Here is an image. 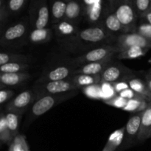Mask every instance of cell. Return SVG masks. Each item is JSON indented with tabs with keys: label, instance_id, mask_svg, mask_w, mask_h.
Segmentation results:
<instances>
[{
	"label": "cell",
	"instance_id": "obj_1",
	"mask_svg": "<svg viewBox=\"0 0 151 151\" xmlns=\"http://www.w3.org/2000/svg\"><path fill=\"white\" fill-rule=\"evenodd\" d=\"M117 36L111 34L106 28L100 24L80 30L75 36L68 39L71 44H83L88 45H106L116 42Z\"/></svg>",
	"mask_w": 151,
	"mask_h": 151
},
{
	"label": "cell",
	"instance_id": "obj_2",
	"mask_svg": "<svg viewBox=\"0 0 151 151\" xmlns=\"http://www.w3.org/2000/svg\"><path fill=\"white\" fill-rule=\"evenodd\" d=\"M109 7L120 21L126 33L136 32L139 18L134 7L133 0H116Z\"/></svg>",
	"mask_w": 151,
	"mask_h": 151
},
{
	"label": "cell",
	"instance_id": "obj_3",
	"mask_svg": "<svg viewBox=\"0 0 151 151\" xmlns=\"http://www.w3.org/2000/svg\"><path fill=\"white\" fill-rule=\"evenodd\" d=\"M78 94V91L58 94H47L37 99L30 108V118L36 119L47 113L52 108Z\"/></svg>",
	"mask_w": 151,
	"mask_h": 151
},
{
	"label": "cell",
	"instance_id": "obj_4",
	"mask_svg": "<svg viewBox=\"0 0 151 151\" xmlns=\"http://www.w3.org/2000/svg\"><path fill=\"white\" fill-rule=\"evenodd\" d=\"M119 52V50L114 44L102 45L94 47L92 50L77 57L70 62V64L78 68L86 63L100 61L108 58L113 57Z\"/></svg>",
	"mask_w": 151,
	"mask_h": 151
},
{
	"label": "cell",
	"instance_id": "obj_5",
	"mask_svg": "<svg viewBox=\"0 0 151 151\" xmlns=\"http://www.w3.org/2000/svg\"><path fill=\"white\" fill-rule=\"evenodd\" d=\"M50 8L47 0H30L29 22L32 29H43L48 25Z\"/></svg>",
	"mask_w": 151,
	"mask_h": 151
},
{
	"label": "cell",
	"instance_id": "obj_6",
	"mask_svg": "<svg viewBox=\"0 0 151 151\" xmlns=\"http://www.w3.org/2000/svg\"><path fill=\"white\" fill-rule=\"evenodd\" d=\"M79 88L72 83L71 79L63 80L55 82H49L41 84H35L32 90L37 99L47 94H58L78 91Z\"/></svg>",
	"mask_w": 151,
	"mask_h": 151
},
{
	"label": "cell",
	"instance_id": "obj_7",
	"mask_svg": "<svg viewBox=\"0 0 151 151\" xmlns=\"http://www.w3.org/2000/svg\"><path fill=\"white\" fill-rule=\"evenodd\" d=\"M135 74L132 69H129L120 62L112 60L101 73L102 83L114 84L122 81L128 77Z\"/></svg>",
	"mask_w": 151,
	"mask_h": 151
},
{
	"label": "cell",
	"instance_id": "obj_8",
	"mask_svg": "<svg viewBox=\"0 0 151 151\" xmlns=\"http://www.w3.org/2000/svg\"><path fill=\"white\" fill-rule=\"evenodd\" d=\"M36 100V96L32 89H28L19 93L6 104V112H14L22 115L27 109Z\"/></svg>",
	"mask_w": 151,
	"mask_h": 151
},
{
	"label": "cell",
	"instance_id": "obj_9",
	"mask_svg": "<svg viewBox=\"0 0 151 151\" xmlns=\"http://www.w3.org/2000/svg\"><path fill=\"white\" fill-rule=\"evenodd\" d=\"M142 112L134 114L125 125V137L123 142L121 145V150H125L138 143V136L141 125V119Z\"/></svg>",
	"mask_w": 151,
	"mask_h": 151
},
{
	"label": "cell",
	"instance_id": "obj_10",
	"mask_svg": "<svg viewBox=\"0 0 151 151\" xmlns=\"http://www.w3.org/2000/svg\"><path fill=\"white\" fill-rule=\"evenodd\" d=\"M114 44L117 47L119 52L134 47H140L150 50L151 39L145 38L137 32H128L117 36L116 42Z\"/></svg>",
	"mask_w": 151,
	"mask_h": 151
},
{
	"label": "cell",
	"instance_id": "obj_11",
	"mask_svg": "<svg viewBox=\"0 0 151 151\" xmlns=\"http://www.w3.org/2000/svg\"><path fill=\"white\" fill-rule=\"evenodd\" d=\"M76 69V66L72 64L55 66L44 72L37 80L35 84H41L69 79L74 75V72Z\"/></svg>",
	"mask_w": 151,
	"mask_h": 151
},
{
	"label": "cell",
	"instance_id": "obj_12",
	"mask_svg": "<svg viewBox=\"0 0 151 151\" xmlns=\"http://www.w3.org/2000/svg\"><path fill=\"white\" fill-rule=\"evenodd\" d=\"M28 24L27 20L23 19L9 26L1 35L0 40L1 45H11L13 43L24 38L27 32Z\"/></svg>",
	"mask_w": 151,
	"mask_h": 151
},
{
	"label": "cell",
	"instance_id": "obj_13",
	"mask_svg": "<svg viewBox=\"0 0 151 151\" xmlns=\"http://www.w3.org/2000/svg\"><path fill=\"white\" fill-rule=\"evenodd\" d=\"M101 24L106 28V30L115 36H119L122 34L126 33V31L120 21L109 7L107 11H106L103 15Z\"/></svg>",
	"mask_w": 151,
	"mask_h": 151
},
{
	"label": "cell",
	"instance_id": "obj_14",
	"mask_svg": "<svg viewBox=\"0 0 151 151\" xmlns=\"http://www.w3.org/2000/svg\"><path fill=\"white\" fill-rule=\"evenodd\" d=\"M114 56L108 58L100 60V61L86 63V64L79 66L75 70L74 75L75 74H85V75H101L106 66L114 60Z\"/></svg>",
	"mask_w": 151,
	"mask_h": 151
},
{
	"label": "cell",
	"instance_id": "obj_15",
	"mask_svg": "<svg viewBox=\"0 0 151 151\" xmlns=\"http://www.w3.org/2000/svg\"><path fill=\"white\" fill-rule=\"evenodd\" d=\"M85 5L81 0H71L66 4L65 20L78 24L84 15Z\"/></svg>",
	"mask_w": 151,
	"mask_h": 151
},
{
	"label": "cell",
	"instance_id": "obj_16",
	"mask_svg": "<svg viewBox=\"0 0 151 151\" xmlns=\"http://www.w3.org/2000/svg\"><path fill=\"white\" fill-rule=\"evenodd\" d=\"M54 31L57 37L60 38H65L68 40L75 36L80 30L77 24L63 19L54 24Z\"/></svg>",
	"mask_w": 151,
	"mask_h": 151
},
{
	"label": "cell",
	"instance_id": "obj_17",
	"mask_svg": "<svg viewBox=\"0 0 151 151\" xmlns=\"http://www.w3.org/2000/svg\"><path fill=\"white\" fill-rule=\"evenodd\" d=\"M31 75L28 72L19 73H0L1 88L4 87H13L23 83L30 78Z\"/></svg>",
	"mask_w": 151,
	"mask_h": 151
},
{
	"label": "cell",
	"instance_id": "obj_18",
	"mask_svg": "<svg viewBox=\"0 0 151 151\" xmlns=\"http://www.w3.org/2000/svg\"><path fill=\"white\" fill-rule=\"evenodd\" d=\"M126 81L129 85L130 88L134 90L136 93L139 94L145 100L151 103V92L148 89L145 81L138 78L135 74L126 78Z\"/></svg>",
	"mask_w": 151,
	"mask_h": 151
},
{
	"label": "cell",
	"instance_id": "obj_19",
	"mask_svg": "<svg viewBox=\"0 0 151 151\" xmlns=\"http://www.w3.org/2000/svg\"><path fill=\"white\" fill-rule=\"evenodd\" d=\"M103 14V1L97 0L94 4L85 6L84 15L90 23L94 25L101 24Z\"/></svg>",
	"mask_w": 151,
	"mask_h": 151
},
{
	"label": "cell",
	"instance_id": "obj_20",
	"mask_svg": "<svg viewBox=\"0 0 151 151\" xmlns=\"http://www.w3.org/2000/svg\"><path fill=\"white\" fill-rule=\"evenodd\" d=\"M151 131V103L147 109L142 112L139 133L138 136V143H142L150 139Z\"/></svg>",
	"mask_w": 151,
	"mask_h": 151
},
{
	"label": "cell",
	"instance_id": "obj_21",
	"mask_svg": "<svg viewBox=\"0 0 151 151\" xmlns=\"http://www.w3.org/2000/svg\"><path fill=\"white\" fill-rule=\"evenodd\" d=\"M71 81L78 88H86L102 83L101 75H89L85 74H75L70 78Z\"/></svg>",
	"mask_w": 151,
	"mask_h": 151
},
{
	"label": "cell",
	"instance_id": "obj_22",
	"mask_svg": "<svg viewBox=\"0 0 151 151\" xmlns=\"http://www.w3.org/2000/svg\"><path fill=\"white\" fill-rule=\"evenodd\" d=\"M66 4L64 0H50V19L53 24L64 19Z\"/></svg>",
	"mask_w": 151,
	"mask_h": 151
},
{
	"label": "cell",
	"instance_id": "obj_23",
	"mask_svg": "<svg viewBox=\"0 0 151 151\" xmlns=\"http://www.w3.org/2000/svg\"><path fill=\"white\" fill-rule=\"evenodd\" d=\"M52 37V30L50 28L32 29L28 33V41L33 44H41L49 42Z\"/></svg>",
	"mask_w": 151,
	"mask_h": 151
},
{
	"label": "cell",
	"instance_id": "obj_24",
	"mask_svg": "<svg viewBox=\"0 0 151 151\" xmlns=\"http://www.w3.org/2000/svg\"><path fill=\"white\" fill-rule=\"evenodd\" d=\"M125 127L119 128L114 131L109 137L107 143L102 151H116L121 147L125 137Z\"/></svg>",
	"mask_w": 151,
	"mask_h": 151
},
{
	"label": "cell",
	"instance_id": "obj_25",
	"mask_svg": "<svg viewBox=\"0 0 151 151\" xmlns=\"http://www.w3.org/2000/svg\"><path fill=\"white\" fill-rule=\"evenodd\" d=\"M150 102L145 98H136L128 100L126 106L122 110L125 111L131 112V113H139L143 112L148 106Z\"/></svg>",
	"mask_w": 151,
	"mask_h": 151
},
{
	"label": "cell",
	"instance_id": "obj_26",
	"mask_svg": "<svg viewBox=\"0 0 151 151\" xmlns=\"http://www.w3.org/2000/svg\"><path fill=\"white\" fill-rule=\"evenodd\" d=\"M6 122L7 127L11 134L12 138L14 139L18 136L20 120L22 119V115L14 112H6L5 113Z\"/></svg>",
	"mask_w": 151,
	"mask_h": 151
},
{
	"label": "cell",
	"instance_id": "obj_27",
	"mask_svg": "<svg viewBox=\"0 0 151 151\" xmlns=\"http://www.w3.org/2000/svg\"><path fill=\"white\" fill-rule=\"evenodd\" d=\"M29 60V57L23 54L9 52H1L0 53V66L8 63H28Z\"/></svg>",
	"mask_w": 151,
	"mask_h": 151
},
{
	"label": "cell",
	"instance_id": "obj_28",
	"mask_svg": "<svg viewBox=\"0 0 151 151\" xmlns=\"http://www.w3.org/2000/svg\"><path fill=\"white\" fill-rule=\"evenodd\" d=\"M148 50L149 49L143 48V47H131V48H128L124 51L117 53L116 58L118 59H124V60L139 58L144 56Z\"/></svg>",
	"mask_w": 151,
	"mask_h": 151
},
{
	"label": "cell",
	"instance_id": "obj_29",
	"mask_svg": "<svg viewBox=\"0 0 151 151\" xmlns=\"http://www.w3.org/2000/svg\"><path fill=\"white\" fill-rule=\"evenodd\" d=\"M30 68L28 63H8L0 66V73L27 72Z\"/></svg>",
	"mask_w": 151,
	"mask_h": 151
},
{
	"label": "cell",
	"instance_id": "obj_30",
	"mask_svg": "<svg viewBox=\"0 0 151 151\" xmlns=\"http://www.w3.org/2000/svg\"><path fill=\"white\" fill-rule=\"evenodd\" d=\"M0 141L2 144H9L13 141L6 122L5 114L3 112L0 116Z\"/></svg>",
	"mask_w": 151,
	"mask_h": 151
},
{
	"label": "cell",
	"instance_id": "obj_31",
	"mask_svg": "<svg viewBox=\"0 0 151 151\" xmlns=\"http://www.w3.org/2000/svg\"><path fill=\"white\" fill-rule=\"evenodd\" d=\"M27 0H7V5L10 16L19 14L24 7Z\"/></svg>",
	"mask_w": 151,
	"mask_h": 151
},
{
	"label": "cell",
	"instance_id": "obj_32",
	"mask_svg": "<svg viewBox=\"0 0 151 151\" xmlns=\"http://www.w3.org/2000/svg\"><path fill=\"white\" fill-rule=\"evenodd\" d=\"M139 18H142L151 8V0H133Z\"/></svg>",
	"mask_w": 151,
	"mask_h": 151
},
{
	"label": "cell",
	"instance_id": "obj_33",
	"mask_svg": "<svg viewBox=\"0 0 151 151\" xmlns=\"http://www.w3.org/2000/svg\"><path fill=\"white\" fill-rule=\"evenodd\" d=\"M83 92L89 98L95 100H102L101 85H94L83 88Z\"/></svg>",
	"mask_w": 151,
	"mask_h": 151
},
{
	"label": "cell",
	"instance_id": "obj_34",
	"mask_svg": "<svg viewBox=\"0 0 151 151\" xmlns=\"http://www.w3.org/2000/svg\"><path fill=\"white\" fill-rule=\"evenodd\" d=\"M103 102H104L106 104L109 105V106L116 108V109H122H122L125 108V106H126L128 100H126V99L123 98V97H120L119 95H117V94H116V95L114 96L111 98L104 100Z\"/></svg>",
	"mask_w": 151,
	"mask_h": 151
},
{
	"label": "cell",
	"instance_id": "obj_35",
	"mask_svg": "<svg viewBox=\"0 0 151 151\" xmlns=\"http://www.w3.org/2000/svg\"><path fill=\"white\" fill-rule=\"evenodd\" d=\"M10 151H29L26 142L23 137L17 136L12 142Z\"/></svg>",
	"mask_w": 151,
	"mask_h": 151
},
{
	"label": "cell",
	"instance_id": "obj_36",
	"mask_svg": "<svg viewBox=\"0 0 151 151\" xmlns=\"http://www.w3.org/2000/svg\"><path fill=\"white\" fill-rule=\"evenodd\" d=\"M136 32L142 35L145 38L151 39V24L145 22H140L137 26Z\"/></svg>",
	"mask_w": 151,
	"mask_h": 151
},
{
	"label": "cell",
	"instance_id": "obj_37",
	"mask_svg": "<svg viewBox=\"0 0 151 151\" xmlns=\"http://www.w3.org/2000/svg\"><path fill=\"white\" fill-rule=\"evenodd\" d=\"M15 94V91L12 89L6 88H1L0 91V104L3 106L4 104H7L9 101L13 98Z\"/></svg>",
	"mask_w": 151,
	"mask_h": 151
},
{
	"label": "cell",
	"instance_id": "obj_38",
	"mask_svg": "<svg viewBox=\"0 0 151 151\" xmlns=\"http://www.w3.org/2000/svg\"><path fill=\"white\" fill-rule=\"evenodd\" d=\"M9 16L10 14H9L8 9H7V1L0 0V23H1V26L7 21Z\"/></svg>",
	"mask_w": 151,
	"mask_h": 151
},
{
	"label": "cell",
	"instance_id": "obj_39",
	"mask_svg": "<svg viewBox=\"0 0 151 151\" xmlns=\"http://www.w3.org/2000/svg\"><path fill=\"white\" fill-rule=\"evenodd\" d=\"M119 95L120 97H123V98L126 99V100H131V99H136V98H144L142 96H140L139 94H138L137 93H136L134 90H132L131 88H127V89L124 90V91H121L120 93L117 94Z\"/></svg>",
	"mask_w": 151,
	"mask_h": 151
},
{
	"label": "cell",
	"instance_id": "obj_40",
	"mask_svg": "<svg viewBox=\"0 0 151 151\" xmlns=\"http://www.w3.org/2000/svg\"><path fill=\"white\" fill-rule=\"evenodd\" d=\"M114 87V89L115 93L116 94H118L119 93H120L121 91H124V90L127 89V88H129V85H128V82L126 81V78L122 81H119V82H116L115 83L112 84Z\"/></svg>",
	"mask_w": 151,
	"mask_h": 151
},
{
	"label": "cell",
	"instance_id": "obj_41",
	"mask_svg": "<svg viewBox=\"0 0 151 151\" xmlns=\"http://www.w3.org/2000/svg\"><path fill=\"white\" fill-rule=\"evenodd\" d=\"M140 22H145V23L150 24H151V8L142 18H140Z\"/></svg>",
	"mask_w": 151,
	"mask_h": 151
},
{
	"label": "cell",
	"instance_id": "obj_42",
	"mask_svg": "<svg viewBox=\"0 0 151 151\" xmlns=\"http://www.w3.org/2000/svg\"><path fill=\"white\" fill-rule=\"evenodd\" d=\"M145 81L146 84H147V88H148V89L150 90V91L151 92V79H150V78H145Z\"/></svg>",
	"mask_w": 151,
	"mask_h": 151
},
{
	"label": "cell",
	"instance_id": "obj_43",
	"mask_svg": "<svg viewBox=\"0 0 151 151\" xmlns=\"http://www.w3.org/2000/svg\"><path fill=\"white\" fill-rule=\"evenodd\" d=\"M145 78H150V79H151V68L150 69H149L148 71H147V72L146 73L145 76Z\"/></svg>",
	"mask_w": 151,
	"mask_h": 151
},
{
	"label": "cell",
	"instance_id": "obj_44",
	"mask_svg": "<svg viewBox=\"0 0 151 151\" xmlns=\"http://www.w3.org/2000/svg\"><path fill=\"white\" fill-rule=\"evenodd\" d=\"M65 1H66V2H68V1H71V0H64Z\"/></svg>",
	"mask_w": 151,
	"mask_h": 151
},
{
	"label": "cell",
	"instance_id": "obj_45",
	"mask_svg": "<svg viewBox=\"0 0 151 151\" xmlns=\"http://www.w3.org/2000/svg\"><path fill=\"white\" fill-rule=\"evenodd\" d=\"M150 138H151V131H150Z\"/></svg>",
	"mask_w": 151,
	"mask_h": 151
},
{
	"label": "cell",
	"instance_id": "obj_46",
	"mask_svg": "<svg viewBox=\"0 0 151 151\" xmlns=\"http://www.w3.org/2000/svg\"><path fill=\"white\" fill-rule=\"evenodd\" d=\"M150 61H151V60H150Z\"/></svg>",
	"mask_w": 151,
	"mask_h": 151
}]
</instances>
